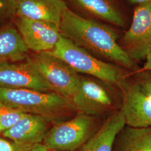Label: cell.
<instances>
[{
    "mask_svg": "<svg viewBox=\"0 0 151 151\" xmlns=\"http://www.w3.org/2000/svg\"><path fill=\"white\" fill-rule=\"evenodd\" d=\"M145 60L146 62L142 70H151V50L147 54Z\"/></svg>",
    "mask_w": 151,
    "mask_h": 151,
    "instance_id": "21",
    "label": "cell"
},
{
    "mask_svg": "<svg viewBox=\"0 0 151 151\" xmlns=\"http://www.w3.org/2000/svg\"><path fill=\"white\" fill-rule=\"evenodd\" d=\"M2 133H3V130H2L1 127V125H0V134H2Z\"/></svg>",
    "mask_w": 151,
    "mask_h": 151,
    "instance_id": "24",
    "label": "cell"
},
{
    "mask_svg": "<svg viewBox=\"0 0 151 151\" xmlns=\"http://www.w3.org/2000/svg\"><path fill=\"white\" fill-rule=\"evenodd\" d=\"M133 80L140 91L151 99V70L140 69L134 72Z\"/></svg>",
    "mask_w": 151,
    "mask_h": 151,
    "instance_id": "18",
    "label": "cell"
},
{
    "mask_svg": "<svg viewBox=\"0 0 151 151\" xmlns=\"http://www.w3.org/2000/svg\"><path fill=\"white\" fill-rule=\"evenodd\" d=\"M29 51L16 27L8 25L0 29V63L26 60Z\"/></svg>",
    "mask_w": 151,
    "mask_h": 151,
    "instance_id": "15",
    "label": "cell"
},
{
    "mask_svg": "<svg viewBox=\"0 0 151 151\" xmlns=\"http://www.w3.org/2000/svg\"><path fill=\"white\" fill-rule=\"evenodd\" d=\"M67 8L65 0H12L11 13L15 17L50 22L60 27Z\"/></svg>",
    "mask_w": 151,
    "mask_h": 151,
    "instance_id": "11",
    "label": "cell"
},
{
    "mask_svg": "<svg viewBox=\"0 0 151 151\" xmlns=\"http://www.w3.org/2000/svg\"><path fill=\"white\" fill-rule=\"evenodd\" d=\"M77 14L97 22L124 27L125 21L120 9L113 0H65Z\"/></svg>",
    "mask_w": 151,
    "mask_h": 151,
    "instance_id": "13",
    "label": "cell"
},
{
    "mask_svg": "<svg viewBox=\"0 0 151 151\" xmlns=\"http://www.w3.org/2000/svg\"><path fill=\"white\" fill-rule=\"evenodd\" d=\"M32 146L22 145L5 137H0V151H28Z\"/></svg>",
    "mask_w": 151,
    "mask_h": 151,
    "instance_id": "19",
    "label": "cell"
},
{
    "mask_svg": "<svg viewBox=\"0 0 151 151\" xmlns=\"http://www.w3.org/2000/svg\"><path fill=\"white\" fill-rule=\"evenodd\" d=\"M26 114L0 104V125L3 132L15 125Z\"/></svg>",
    "mask_w": 151,
    "mask_h": 151,
    "instance_id": "17",
    "label": "cell"
},
{
    "mask_svg": "<svg viewBox=\"0 0 151 151\" xmlns=\"http://www.w3.org/2000/svg\"><path fill=\"white\" fill-rule=\"evenodd\" d=\"M16 28L29 50L39 53L52 50L62 35L59 27L48 22L15 17Z\"/></svg>",
    "mask_w": 151,
    "mask_h": 151,
    "instance_id": "8",
    "label": "cell"
},
{
    "mask_svg": "<svg viewBox=\"0 0 151 151\" xmlns=\"http://www.w3.org/2000/svg\"><path fill=\"white\" fill-rule=\"evenodd\" d=\"M130 4L139 5L147 2H151V0H128Z\"/></svg>",
    "mask_w": 151,
    "mask_h": 151,
    "instance_id": "23",
    "label": "cell"
},
{
    "mask_svg": "<svg viewBox=\"0 0 151 151\" xmlns=\"http://www.w3.org/2000/svg\"><path fill=\"white\" fill-rule=\"evenodd\" d=\"M52 123L43 116L27 113L15 125L3 132L2 135L18 144L32 146L42 143Z\"/></svg>",
    "mask_w": 151,
    "mask_h": 151,
    "instance_id": "12",
    "label": "cell"
},
{
    "mask_svg": "<svg viewBox=\"0 0 151 151\" xmlns=\"http://www.w3.org/2000/svg\"><path fill=\"white\" fill-rule=\"evenodd\" d=\"M60 28L62 35L97 58L133 72L139 70L119 45L118 33L107 25L83 17L67 7Z\"/></svg>",
    "mask_w": 151,
    "mask_h": 151,
    "instance_id": "1",
    "label": "cell"
},
{
    "mask_svg": "<svg viewBox=\"0 0 151 151\" xmlns=\"http://www.w3.org/2000/svg\"><path fill=\"white\" fill-rule=\"evenodd\" d=\"M0 104L25 113L43 116L54 124L77 113L70 99L54 91L0 87Z\"/></svg>",
    "mask_w": 151,
    "mask_h": 151,
    "instance_id": "2",
    "label": "cell"
},
{
    "mask_svg": "<svg viewBox=\"0 0 151 151\" xmlns=\"http://www.w3.org/2000/svg\"><path fill=\"white\" fill-rule=\"evenodd\" d=\"M0 87L53 91L37 70L26 60L0 63Z\"/></svg>",
    "mask_w": 151,
    "mask_h": 151,
    "instance_id": "9",
    "label": "cell"
},
{
    "mask_svg": "<svg viewBox=\"0 0 151 151\" xmlns=\"http://www.w3.org/2000/svg\"><path fill=\"white\" fill-rule=\"evenodd\" d=\"M26 60L37 70L53 91L71 99L81 77L75 70L48 52L29 55Z\"/></svg>",
    "mask_w": 151,
    "mask_h": 151,
    "instance_id": "5",
    "label": "cell"
},
{
    "mask_svg": "<svg viewBox=\"0 0 151 151\" xmlns=\"http://www.w3.org/2000/svg\"><path fill=\"white\" fill-rule=\"evenodd\" d=\"M88 76H81L78 87L70 99L76 111L97 118L115 111L113 93L108 87L110 85Z\"/></svg>",
    "mask_w": 151,
    "mask_h": 151,
    "instance_id": "6",
    "label": "cell"
},
{
    "mask_svg": "<svg viewBox=\"0 0 151 151\" xmlns=\"http://www.w3.org/2000/svg\"><path fill=\"white\" fill-rule=\"evenodd\" d=\"M119 44L136 63L146 60L151 50V2L136 6L132 24Z\"/></svg>",
    "mask_w": 151,
    "mask_h": 151,
    "instance_id": "7",
    "label": "cell"
},
{
    "mask_svg": "<svg viewBox=\"0 0 151 151\" xmlns=\"http://www.w3.org/2000/svg\"><path fill=\"white\" fill-rule=\"evenodd\" d=\"M12 0H0V12L9 9L11 10Z\"/></svg>",
    "mask_w": 151,
    "mask_h": 151,
    "instance_id": "20",
    "label": "cell"
},
{
    "mask_svg": "<svg viewBox=\"0 0 151 151\" xmlns=\"http://www.w3.org/2000/svg\"><path fill=\"white\" fill-rule=\"evenodd\" d=\"M48 52L77 73L96 78L121 91L128 82L127 70L97 58L62 35L53 49Z\"/></svg>",
    "mask_w": 151,
    "mask_h": 151,
    "instance_id": "3",
    "label": "cell"
},
{
    "mask_svg": "<svg viewBox=\"0 0 151 151\" xmlns=\"http://www.w3.org/2000/svg\"><path fill=\"white\" fill-rule=\"evenodd\" d=\"M112 151H151V127L125 125L117 134Z\"/></svg>",
    "mask_w": 151,
    "mask_h": 151,
    "instance_id": "16",
    "label": "cell"
},
{
    "mask_svg": "<svg viewBox=\"0 0 151 151\" xmlns=\"http://www.w3.org/2000/svg\"><path fill=\"white\" fill-rule=\"evenodd\" d=\"M126 125L121 109L110 114L97 132L80 151H112L114 142L119 132Z\"/></svg>",
    "mask_w": 151,
    "mask_h": 151,
    "instance_id": "14",
    "label": "cell"
},
{
    "mask_svg": "<svg viewBox=\"0 0 151 151\" xmlns=\"http://www.w3.org/2000/svg\"><path fill=\"white\" fill-rule=\"evenodd\" d=\"M47 150L42 143H38L32 146V148L28 151H47Z\"/></svg>",
    "mask_w": 151,
    "mask_h": 151,
    "instance_id": "22",
    "label": "cell"
},
{
    "mask_svg": "<svg viewBox=\"0 0 151 151\" xmlns=\"http://www.w3.org/2000/svg\"><path fill=\"white\" fill-rule=\"evenodd\" d=\"M121 110L126 125L133 128L151 127V99L132 82L128 81L122 90Z\"/></svg>",
    "mask_w": 151,
    "mask_h": 151,
    "instance_id": "10",
    "label": "cell"
},
{
    "mask_svg": "<svg viewBox=\"0 0 151 151\" xmlns=\"http://www.w3.org/2000/svg\"><path fill=\"white\" fill-rule=\"evenodd\" d=\"M47 151H49V150H47Z\"/></svg>",
    "mask_w": 151,
    "mask_h": 151,
    "instance_id": "25",
    "label": "cell"
},
{
    "mask_svg": "<svg viewBox=\"0 0 151 151\" xmlns=\"http://www.w3.org/2000/svg\"><path fill=\"white\" fill-rule=\"evenodd\" d=\"M96 118L77 112L72 118L54 124L42 143L49 151H80L100 128Z\"/></svg>",
    "mask_w": 151,
    "mask_h": 151,
    "instance_id": "4",
    "label": "cell"
}]
</instances>
